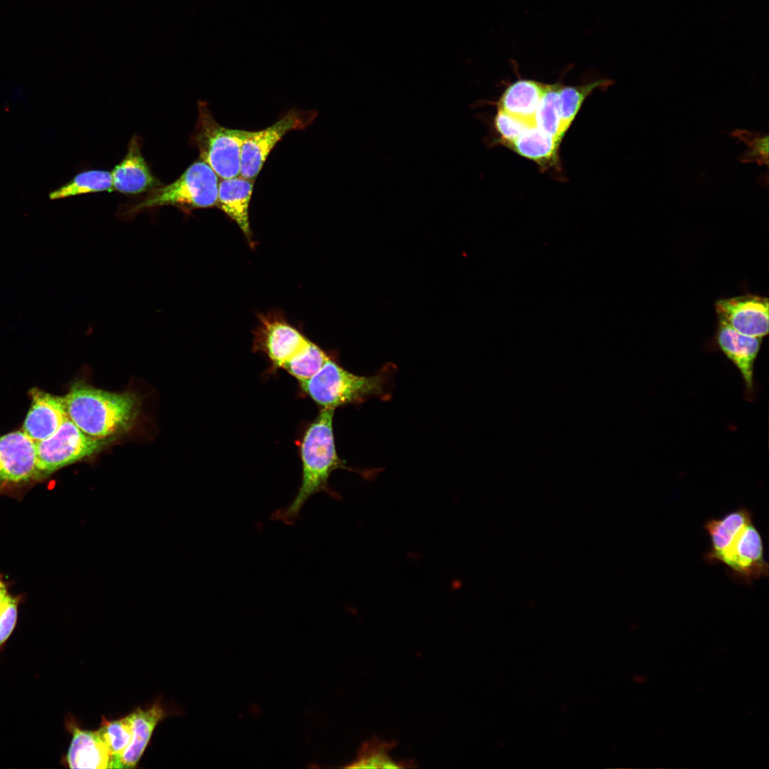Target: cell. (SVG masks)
Masks as SVG:
<instances>
[{"instance_id": "cell-4", "label": "cell", "mask_w": 769, "mask_h": 769, "mask_svg": "<svg viewBox=\"0 0 769 769\" xmlns=\"http://www.w3.org/2000/svg\"><path fill=\"white\" fill-rule=\"evenodd\" d=\"M248 130L230 129L214 119L204 101L198 103V117L190 137L200 159L217 176L229 179L240 175L241 147Z\"/></svg>"}, {"instance_id": "cell-3", "label": "cell", "mask_w": 769, "mask_h": 769, "mask_svg": "<svg viewBox=\"0 0 769 769\" xmlns=\"http://www.w3.org/2000/svg\"><path fill=\"white\" fill-rule=\"evenodd\" d=\"M387 370L372 376L353 374L330 357L313 377L299 382L301 389L321 409L359 404L384 395Z\"/></svg>"}, {"instance_id": "cell-23", "label": "cell", "mask_w": 769, "mask_h": 769, "mask_svg": "<svg viewBox=\"0 0 769 769\" xmlns=\"http://www.w3.org/2000/svg\"><path fill=\"white\" fill-rule=\"evenodd\" d=\"M111 172L88 170L78 174L69 182L49 194L51 199H58L91 192L113 190Z\"/></svg>"}, {"instance_id": "cell-7", "label": "cell", "mask_w": 769, "mask_h": 769, "mask_svg": "<svg viewBox=\"0 0 769 769\" xmlns=\"http://www.w3.org/2000/svg\"><path fill=\"white\" fill-rule=\"evenodd\" d=\"M317 115L314 110L291 109L272 125L258 131H249L241 147L240 176L254 181L271 151L285 135L306 128Z\"/></svg>"}, {"instance_id": "cell-11", "label": "cell", "mask_w": 769, "mask_h": 769, "mask_svg": "<svg viewBox=\"0 0 769 769\" xmlns=\"http://www.w3.org/2000/svg\"><path fill=\"white\" fill-rule=\"evenodd\" d=\"M40 478L36 469V443L23 431L0 436V481L23 483Z\"/></svg>"}, {"instance_id": "cell-28", "label": "cell", "mask_w": 769, "mask_h": 769, "mask_svg": "<svg viewBox=\"0 0 769 769\" xmlns=\"http://www.w3.org/2000/svg\"><path fill=\"white\" fill-rule=\"evenodd\" d=\"M19 600L8 595L0 614V650L12 634L17 622Z\"/></svg>"}, {"instance_id": "cell-12", "label": "cell", "mask_w": 769, "mask_h": 769, "mask_svg": "<svg viewBox=\"0 0 769 769\" xmlns=\"http://www.w3.org/2000/svg\"><path fill=\"white\" fill-rule=\"evenodd\" d=\"M716 340L719 349L736 366L744 381L748 394L754 389V363L762 338L741 334L723 321L718 320Z\"/></svg>"}, {"instance_id": "cell-2", "label": "cell", "mask_w": 769, "mask_h": 769, "mask_svg": "<svg viewBox=\"0 0 769 769\" xmlns=\"http://www.w3.org/2000/svg\"><path fill=\"white\" fill-rule=\"evenodd\" d=\"M70 419L84 433L107 438L123 433L132 426L139 402L132 393H115L75 383L63 397Z\"/></svg>"}, {"instance_id": "cell-30", "label": "cell", "mask_w": 769, "mask_h": 769, "mask_svg": "<svg viewBox=\"0 0 769 769\" xmlns=\"http://www.w3.org/2000/svg\"><path fill=\"white\" fill-rule=\"evenodd\" d=\"M9 595V593L7 590L6 585L1 577H0V614Z\"/></svg>"}, {"instance_id": "cell-25", "label": "cell", "mask_w": 769, "mask_h": 769, "mask_svg": "<svg viewBox=\"0 0 769 769\" xmlns=\"http://www.w3.org/2000/svg\"><path fill=\"white\" fill-rule=\"evenodd\" d=\"M560 83L546 84L534 117V125L540 131L560 141V115L558 101Z\"/></svg>"}, {"instance_id": "cell-6", "label": "cell", "mask_w": 769, "mask_h": 769, "mask_svg": "<svg viewBox=\"0 0 769 769\" xmlns=\"http://www.w3.org/2000/svg\"><path fill=\"white\" fill-rule=\"evenodd\" d=\"M35 443L36 469L41 478L98 452L108 439L84 433L68 417L52 436Z\"/></svg>"}, {"instance_id": "cell-14", "label": "cell", "mask_w": 769, "mask_h": 769, "mask_svg": "<svg viewBox=\"0 0 769 769\" xmlns=\"http://www.w3.org/2000/svg\"><path fill=\"white\" fill-rule=\"evenodd\" d=\"M141 146L139 137L133 136L125 157L111 172L113 189L135 194L150 191L159 184L142 155Z\"/></svg>"}, {"instance_id": "cell-26", "label": "cell", "mask_w": 769, "mask_h": 769, "mask_svg": "<svg viewBox=\"0 0 769 769\" xmlns=\"http://www.w3.org/2000/svg\"><path fill=\"white\" fill-rule=\"evenodd\" d=\"M329 358L324 350L309 340L282 368L301 382L316 375Z\"/></svg>"}, {"instance_id": "cell-13", "label": "cell", "mask_w": 769, "mask_h": 769, "mask_svg": "<svg viewBox=\"0 0 769 769\" xmlns=\"http://www.w3.org/2000/svg\"><path fill=\"white\" fill-rule=\"evenodd\" d=\"M32 402L23 426V432L38 441L52 436L68 417L63 398L38 389L30 391Z\"/></svg>"}, {"instance_id": "cell-22", "label": "cell", "mask_w": 769, "mask_h": 769, "mask_svg": "<svg viewBox=\"0 0 769 769\" xmlns=\"http://www.w3.org/2000/svg\"><path fill=\"white\" fill-rule=\"evenodd\" d=\"M395 746L394 741L373 738L363 743L355 760L348 768H402L409 767L405 761L392 759L389 751Z\"/></svg>"}, {"instance_id": "cell-21", "label": "cell", "mask_w": 769, "mask_h": 769, "mask_svg": "<svg viewBox=\"0 0 769 769\" xmlns=\"http://www.w3.org/2000/svg\"><path fill=\"white\" fill-rule=\"evenodd\" d=\"M611 80L609 79H601L582 85H560L558 101L560 115V135L562 138L575 120L587 97L595 89L609 86Z\"/></svg>"}, {"instance_id": "cell-5", "label": "cell", "mask_w": 769, "mask_h": 769, "mask_svg": "<svg viewBox=\"0 0 769 769\" xmlns=\"http://www.w3.org/2000/svg\"><path fill=\"white\" fill-rule=\"evenodd\" d=\"M219 183V177L211 167L197 160L174 182L150 190L132 211L162 206L184 210L212 207L217 203Z\"/></svg>"}, {"instance_id": "cell-1", "label": "cell", "mask_w": 769, "mask_h": 769, "mask_svg": "<svg viewBox=\"0 0 769 769\" xmlns=\"http://www.w3.org/2000/svg\"><path fill=\"white\" fill-rule=\"evenodd\" d=\"M334 412L333 409H321L305 429L300 446V486L292 501L276 510L271 515V520L293 525L299 518L300 510L306 501L318 493H325L334 499L340 500V494L332 489L328 483L332 472L336 469L355 471L365 478H370L375 473L349 468L338 456L333 434Z\"/></svg>"}, {"instance_id": "cell-19", "label": "cell", "mask_w": 769, "mask_h": 769, "mask_svg": "<svg viewBox=\"0 0 769 769\" xmlns=\"http://www.w3.org/2000/svg\"><path fill=\"white\" fill-rule=\"evenodd\" d=\"M545 85L533 80L519 79L504 90L498 108L534 125L535 114Z\"/></svg>"}, {"instance_id": "cell-27", "label": "cell", "mask_w": 769, "mask_h": 769, "mask_svg": "<svg viewBox=\"0 0 769 769\" xmlns=\"http://www.w3.org/2000/svg\"><path fill=\"white\" fill-rule=\"evenodd\" d=\"M493 123L495 130L500 137V142L506 146L515 141L525 129L535 126L498 108Z\"/></svg>"}, {"instance_id": "cell-9", "label": "cell", "mask_w": 769, "mask_h": 769, "mask_svg": "<svg viewBox=\"0 0 769 769\" xmlns=\"http://www.w3.org/2000/svg\"><path fill=\"white\" fill-rule=\"evenodd\" d=\"M255 333L254 349L264 353L272 368L283 365L309 341L285 319L276 315H261Z\"/></svg>"}, {"instance_id": "cell-29", "label": "cell", "mask_w": 769, "mask_h": 769, "mask_svg": "<svg viewBox=\"0 0 769 769\" xmlns=\"http://www.w3.org/2000/svg\"><path fill=\"white\" fill-rule=\"evenodd\" d=\"M769 136L765 135L757 137L751 143L750 149L743 155L745 161L760 160L766 165L768 164Z\"/></svg>"}, {"instance_id": "cell-8", "label": "cell", "mask_w": 769, "mask_h": 769, "mask_svg": "<svg viewBox=\"0 0 769 769\" xmlns=\"http://www.w3.org/2000/svg\"><path fill=\"white\" fill-rule=\"evenodd\" d=\"M718 563L726 565L734 578L747 584L768 576L762 537L753 521L736 535Z\"/></svg>"}, {"instance_id": "cell-24", "label": "cell", "mask_w": 769, "mask_h": 769, "mask_svg": "<svg viewBox=\"0 0 769 769\" xmlns=\"http://www.w3.org/2000/svg\"><path fill=\"white\" fill-rule=\"evenodd\" d=\"M98 731L111 755L112 768H119L120 759L132 738L130 716L112 721L103 718Z\"/></svg>"}, {"instance_id": "cell-18", "label": "cell", "mask_w": 769, "mask_h": 769, "mask_svg": "<svg viewBox=\"0 0 769 769\" xmlns=\"http://www.w3.org/2000/svg\"><path fill=\"white\" fill-rule=\"evenodd\" d=\"M751 521L752 513L744 507L731 511L722 518L706 520L703 528L709 535L711 546L703 557L706 562L709 564L718 563L721 555L736 535Z\"/></svg>"}, {"instance_id": "cell-10", "label": "cell", "mask_w": 769, "mask_h": 769, "mask_svg": "<svg viewBox=\"0 0 769 769\" xmlns=\"http://www.w3.org/2000/svg\"><path fill=\"white\" fill-rule=\"evenodd\" d=\"M768 298L747 294L717 300L715 310L718 320L738 333L763 338L769 331Z\"/></svg>"}, {"instance_id": "cell-20", "label": "cell", "mask_w": 769, "mask_h": 769, "mask_svg": "<svg viewBox=\"0 0 769 769\" xmlns=\"http://www.w3.org/2000/svg\"><path fill=\"white\" fill-rule=\"evenodd\" d=\"M560 142L535 126H531L507 147L519 155L534 161L539 166L547 167L557 164Z\"/></svg>"}, {"instance_id": "cell-16", "label": "cell", "mask_w": 769, "mask_h": 769, "mask_svg": "<svg viewBox=\"0 0 769 769\" xmlns=\"http://www.w3.org/2000/svg\"><path fill=\"white\" fill-rule=\"evenodd\" d=\"M254 181L241 177L222 179L219 183L216 205L242 231L252 244V233L249 219V206Z\"/></svg>"}, {"instance_id": "cell-15", "label": "cell", "mask_w": 769, "mask_h": 769, "mask_svg": "<svg viewBox=\"0 0 769 769\" xmlns=\"http://www.w3.org/2000/svg\"><path fill=\"white\" fill-rule=\"evenodd\" d=\"M73 735L66 757L70 768H112V758L98 731L83 730L67 723Z\"/></svg>"}, {"instance_id": "cell-17", "label": "cell", "mask_w": 769, "mask_h": 769, "mask_svg": "<svg viewBox=\"0 0 769 769\" xmlns=\"http://www.w3.org/2000/svg\"><path fill=\"white\" fill-rule=\"evenodd\" d=\"M129 716L132 721V738L120 759L119 768L135 767L155 726L166 716V711L161 702L157 701L146 709L137 708Z\"/></svg>"}]
</instances>
